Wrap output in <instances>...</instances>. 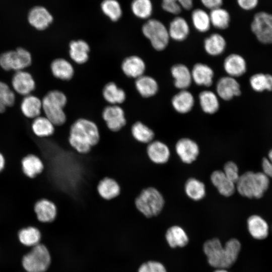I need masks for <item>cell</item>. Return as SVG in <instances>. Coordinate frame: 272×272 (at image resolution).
<instances>
[{
  "mask_svg": "<svg viewBox=\"0 0 272 272\" xmlns=\"http://www.w3.org/2000/svg\"><path fill=\"white\" fill-rule=\"evenodd\" d=\"M69 137L71 146L78 153L86 154L99 142L100 134L97 125L91 120L80 118L71 125Z\"/></svg>",
  "mask_w": 272,
  "mask_h": 272,
  "instance_id": "cell-1",
  "label": "cell"
},
{
  "mask_svg": "<svg viewBox=\"0 0 272 272\" xmlns=\"http://www.w3.org/2000/svg\"><path fill=\"white\" fill-rule=\"evenodd\" d=\"M269 185V177L263 172H245L236 183V189L244 197L260 198L263 196Z\"/></svg>",
  "mask_w": 272,
  "mask_h": 272,
  "instance_id": "cell-2",
  "label": "cell"
},
{
  "mask_svg": "<svg viewBox=\"0 0 272 272\" xmlns=\"http://www.w3.org/2000/svg\"><path fill=\"white\" fill-rule=\"evenodd\" d=\"M42 110L46 117L54 125L63 124L66 119L63 108L67 98L65 94L58 90L49 91L42 98Z\"/></svg>",
  "mask_w": 272,
  "mask_h": 272,
  "instance_id": "cell-3",
  "label": "cell"
},
{
  "mask_svg": "<svg viewBox=\"0 0 272 272\" xmlns=\"http://www.w3.org/2000/svg\"><path fill=\"white\" fill-rule=\"evenodd\" d=\"M164 204L162 194L153 187L143 189L134 200L137 209L148 218L158 216L162 211Z\"/></svg>",
  "mask_w": 272,
  "mask_h": 272,
  "instance_id": "cell-4",
  "label": "cell"
},
{
  "mask_svg": "<svg viewBox=\"0 0 272 272\" xmlns=\"http://www.w3.org/2000/svg\"><path fill=\"white\" fill-rule=\"evenodd\" d=\"M51 263V255L45 245L39 243L24 255L22 264L27 272H45Z\"/></svg>",
  "mask_w": 272,
  "mask_h": 272,
  "instance_id": "cell-5",
  "label": "cell"
},
{
  "mask_svg": "<svg viewBox=\"0 0 272 272\" xmlns=\"http://www.w3.org/2000/svg\"><path fill=\"white\" fill-rule=\"evenodd\" d=\"M32 63L30 52L22 47L8 50L0 54V67L4 71L15 72L25 70Z\"/></svg>",
  "mask_w": 272,
  "mask_h": 272,
  "instance_id": "cell-6",
  "label": "cell"
},
{
  "mask_svg": "<svg viewBox=\"0 0 272 272\" xmlns=\"http://www.w3.org/2000/svg\"><path fill=\"white\" fill-rule=\"evenodd\" d=\"M142 32L152 47L157 51L164 50L168 45L170 36L168 28L161 21L149 19L142 27Z\"/></svg>",
  "mask_w": 272,
  "mask_h": 272,
  "instance_id": "cell-7",
  "label": "cell"
},
{
  "mask_svg": "<svg viewBox=\"0 0 272 272\" xmlns=\"http://www.w3.org/2000/svg\"><path fill=\"white\" fill-rule=\"evenodd\" d=\"M203 250L209 264L217 268H227L230 267L227 252L220 240L214 238L206 241L203 245Z\"/></svg>",
  "mask_w": 272,
  "mask_h": 272,
  "instance_id": "cell-8",
  "label": "cell"
},
{
  "mask_svg": "<svg viewBox=\"0 0 272 272\" xmlns=\"http://www.w3.org/2000/svg\"><path fill=\"white\" fill-rule=\"evenodd\" d=\"M251 30L259 42L272 44V15L266 12L256 13L251 24Z\"/></svg>",
  "mask_w": 272,
  "mask_h": 272,
  "instance_id": "cell-9",
  "label": "cell"
},
{
  "mask_svg": "<svg viewBox=\"0 0 272 272\" xmlns=\"http://www.w3.org/2000/svg\"><path fill=\"white\" fill-rule=\"evenodd\" d=\"M11 85L15 93L23 96L31 94L36 88L33 76L25 70L15 72L12 77Z\"/></svg>",
  "mask_w": 272,
  "mask_h": 272,
  "instance_id": "cell-10",
  "label": "cell"
},
{
  "mask_svg": "<svg viewBox=\"0 0 272 272\" xmlns=\"http://www.w3.org/2000/svg\"><path fill=\"white\" fill-rule=\"evenodd\" d=\"M216 94L219 98L229 101L241 93L240 85L237 80L227 76L221 78L216 86Z\"/></svg>",
  "mask_w": 272,
  "mask_h": 272,
  "instance_id": "cell-11",
  "label": "cell"
},
{
  "mask_svg": "<svg viewBox=\"0 0 272 272\" xmlns=\"http://www.w3.org/2000/svg\"><path fill=\"white\" fill-rule=\"evenodd\" d=\"M102 117L107 127L112 131L120 130L126 124L123 109L118 105L107 106L102 113Z\"/></svg>",
  "mask_w": 272,
  "mask_h": 272,
  "instance_id": "cell-12",
  "label": "cell"
},
{
  "mask_svg": "<svg viewBox=\"0 0 272 272\" xmlns=\"http://www.w3.org/2000/svg\"><path fill=\"white\" fill-rule=\"evenodd\" d=\"M175 151L181 160L184 163L190 164L198 157L199 149L197 144L189 138H182L175 145Z\"/></svg>",
  "mask_w": 272,
  "mask_h": 272,
  "instance_id": "cell-13",
  "label": "cell"
},
{
  "mask_svg": "<svg viewBox=\"0 0 272 272\" xmlns=\"http://www.w3.org/2000/svg\"><path fill=\"white\" fill-rule=\"evenodd\" d=\"M223 67L227 76L236 78L246 73L247 64L243 56L238 54L232 53L225 58Z\"/></svg>",
  "mask_w": 272,
  "mask_h": 272,
  "instance_id": "cell-14",
  "label": "cell"
},
{
  "mask_svg": "<svg viewBox=\"0 0 272 272\" xmlns=\"http://www.w3.org/2000/svg\"><path fill=\"white\" fill-rule=\"evenodd\" d=\"M30 24L38 30L46 29L53 21V17L45 8L36 6L29 12L28 17Z\"/></svg>",
  "mask_w": 272,
  "mask_h": 272,
  "instance_id": "cell-15",
  "label": "cell"
},
{
  "mask_svg": "<svg viewBox=\"0 0 272 272\" xmlns=\"http://www.w3.org/2000/svg\"><path fill=\"white\" fill-rule=\"evenodd\" d=\"M34 211L37 219L42 223L53 222L55 219L57 213L55 204L45 198L41 199L36 202Z\"/></svg>",
  "mask_w": 272,
  "mask_h": 272,
  "instance_id": "cell-16",
  "label": "cell"
},
{
  "mask_svg": "<svg viewBox=\"0 0 272 272\" xmlns=\"http://www.w3.org/2000/svg\"><path fill=\"white\" fill-rule=\"evenodd\" d=\"M191 73L192 82L196 85L209 87L213 84L214 72L209 65L197 63L193 66Z\"/></svg>",
  "mask_w": 272,
  "mask_h": 272,
  "instance_id": "cell-17",
  "label": "cell"
},
{
  "mask_svg": "<svg viewBox=\"0 0 272 272\" xmlns=\"http://www.w3.org/2000/svg\"><path fill=\"white\" fill-rule=\"evenodd\" d=\"M175 87L180 90H187L192 82L191 71L185 64L178 63L171 69Z\"/></svg>",
  "mask_w": 272,
  "mask_h": 272,
  "instance_id": "cell-18",
  "label": "cell"
},
{
  "mask_svg": "<svg viewBox=\"0 0 272 272\" xmlns=\"http://www.w3.org/2000/svg\"><path fill=\"white\" fill-rule=\"evenodd\" d=\"M148 157L156 164H164L169 159L170 152L168 147L159 141H152L147 147Z\"/></svg>",
  "mask_w": 272,
  "mask_h": 272,
  "instance_id": "cell-19",
  "label": "cell"
},
{
  "mask_svg": "<svg viewBox=\"0 0 272 272\" xmlns=\"http://www.w3.org/2000/svg\"><path fill=\"white\" fill-rule=\"evenodd\" d=\"M210 179L219 192L226 197L234 194L236 190V184L228 179L223 171L215 170L210 176Z\"/></svg>",
  "mask_w": 272,
  "mask_h": 272,
  "instance_id": "cell-20",
  "label": "cell"
},
{
  "mask_svg": "<svg viewBox=\"0 0 272 272\" xmlns=\"http://www.w3.org/2000/svg\"><path fill=\"white\" fill-rule=\"evenodd\" d=\"M97 191L102 198L109 200L120 194L121 187L115 179L105 177L99 181L97 185Z\"/></svg>",
  "mask_w": 272,
  "mask_h": 272,
  "instance_id": "cell-21",
  "label": "cell"
},
{
  "mask_svg": "<svg viewBox=\"0 0 272 272\" xmlns=\"http://www.w3.org/2000/svg\"><path fill=\"white\" fill-rule=\"evenodd\" d=\"M194 98L187 90H180L172 98L171 104L174 109L181 114L190 112L194 106Z\"/></svg>",
  "mask_w": 272,
  "mask_h": 272,
  "instance_id": "cell-22",
  "label": "cell"
},
{
  "mask_svg": "<svg viewBox=\"0 0 272 272\" xmlns=\"http://www.w3.org/2000/svg\"><path fill=\"white\" fill-rule=\"evenodd\" d=\"M248 230L251 236L258 240L266 238L269 232L267 223L258 215H252L247 221Z\"/></svg>",
  "mask_w": 272,
  "mask_h": 272,
  "instance_id": "cell-23",
  "label": "cell"
},
{
  "mask_svg": "<svg viewBox=\"0 0 272 272\" xmlns=\"http://www.w3.org/2000/svg\"><path fill=\"white\" fill-rule=\"evenodd\" d=\"M20 110L26 117L34 119L40 116L42 110V101L32 94L24 96L20 104Z\"/></svg>",
  "mask_w": 272,
  "mask_h": 272,
  "instance_id": "cell-24",
  "label": "cell"
},
{
  "mask_svg": "<svg viewBox=\"0 0 272 272\" xmlns=\"http://www.w3.org/2000/svg\"><path fill=\"white\" fill-rule=\"evenodd\" d=\"M170 38L176 41H182L189 35L190 28L187 21L183 17H175L168 28Z\"/></svg>",
  "mask_w": 272,
  "mask_h": 272,
  "instance_id": "cell-25",
  "label": "cell"
},
{
  "mask_svg": "<svg viewBox=\"0 0 272 272\" xmlns=\"http://www.w3.org/2000/svg\"><path fill=\"white\" fill-rule=\"evenodd\" d=\"M121 69L127 76L137 79L144 75L146 64L141 57L132 55L124 59Z\"/></svg>",
  "mask_w": 272,
  "mask_h": 272,
  "instance_id": "cell-26",
  "label": "cell"
},
{
  "mask_svg": "<svg viewBox=\"0 0 272 272\" xmlns=\"http://www.w3.org/2000/svg\"><path fill=\"white\" fill-rule=\"evenodd\" d=\"M165 238L168 245L172 248L184 247L189 241L188 235L185 230L177 225L172 226L167 230Z\"/></svg>",
  "mask_w": 272,
  "mask_h": 272,
  "instance_id": "cell-27",
  "label": "cell"
},
{
  "mask_svg": "<svg viewBox=\"0 0 272 272\" xmlns=\"http://www.w3.org/2000/svg\"><path fill=\"white\" fill-rule=\"evenodd\" d=\"M205 51L212 56L222 54L226 48V41L219 33H213L206 38L203 42Z\"/></svg>",
  "mask_w": 272,
  "mask_h": 272,
  "instance_id": "cell-28",
  "label": "cell"
},
{
  "mask_svg": "<svg viewBox=\"0 0 272 272\" xmlns=\"http://www.w3.org/2000/svg\"><path fill=\"white\" fill-rule=\"evenodd\" d=\"M219 97L211 90H203L198 95L199 105L202 111L207 114H213L220 108Z\"/></svg>",
  "mask_w": 272,
  "mask_h": 272,
  "instance_id": "cell-29",
  "label": "cell"
},
{
  "mask_svg": "<svg viewBox=\"0 0 272 272\" xmlns=\"http://www.w3.org/2000/svg\"><path fill=\"white\" fill-rule=\"evenodd\" d=\"M135 85L140 95L146 98L154 96L159 89L158 84L154 78L144 75L136 79Z\"/></svg>",
  "mask_w": 272,
  "mask_h": 272,
  "instance_id": "cell-30",
  "label": "cell"
},
{
  "mask_svg": "<svg viewBox=\"0 0 272 272\" xmlns=\"http://www.w3.org/2000/svg\"><path fill=\"white\" fill-rule=\"evenodd\" d=\"M50 69L52 75L60 80H69L74 75V70L72 65L62 58L53 60L51 63Z\"/></svg>",
  "mask_w": 272,
  "mask_h": 272,
  "instance_id": "cell-31",
  "label": "cell"
},
{
  "mask_svg": "<svg viewBox=\"0 0 272 272\" xmlns=\"http://www.w3.org/2000/svg\"><path fill=\"white\" fill-rule=\"evenodd\" d=\"M22 168L24 173L30 178H34L43 170L44 164L37 156L31 154L25 157L22 160Z\"/></svg>",
  "mask_w": 272,
  "mask_h": 272,
  "instance_id": "cell-32",
  "label": "cell"
},
{
  "mask_svg": "<svg viewBox=\"0 0 272 272\" xmlns=\"http://www.w3.org/2000/svg\"><path fill=\"white\" fill-rule=\"evenodd\" d=\"M90 47L88 44L82 40L72 41L70 44V55L76 63L82 64L88 59Z\"/></svg>",
  "mask_w": 272,
  "mask_h": 272,
  "instance_id": "cell-33",
  "label": "cell"
},
{
  "mask_svg": "<svg viewBox=\"0 0 272 272\" xmlns=\"http://www.w3.org/2000/svg\"><path fill=\"white\" fill-rule=\"evenodd\" d=\"M33 132L40 138L48 137L54 132V125L45 116H39L31 124Z\"/></svg>",
  "mask_w": 272,
  "mask_h": 272,
  "instance_id": "cell-34",
  "label": "cell"
},
{
  "mask_svg": "<svg viewBox=\"0 0 272 272\" xmlns=\"http://www.w3.org/2000/svg\"><path fill=\"white\" fill-rule=\"evenodd\" d=\"M18 237L22 244L33 247L40 243L41 234L37 228L29 226L21 229L18 232Z\"/></svg>",
  "mask_w": 272,
  "mask_h": 272,
  "instance_id": "cell-35",
  "label": "cell"
},
{
  "mask_svg": "<svg viewBox=\"0 0 272 272\" xmlns=\"http://www.w3.org/2000/svg\"><path fill=\"white\" fill-rule=\"evenodd\" d=\"M184 190L187 196L195 201L202 199L206 193L204 183L195 178H190L186 180Z\"/></svg>",
  "mask_w": 272,
  "mask_h": 272,
  "instance_id": "cell-36",
  "label": "cell"
},
{
  "mask_svg": "<svg viewBox=\"0 0 272 272\" xmlns=\"http://www.w3.org/2000/svg\"><path fill=\"white\" fill-rule=\"evenodd\" d=\"M103 96L108 102L112 105L122 103L126 98L124 91L113 82L108 83L104 86Z\"/></svg>",
  "mask_w": 272,
  "mask_h": 272,
  "instance_id": "cell-37",
  "label": "cell"
},
{
  "mask_svg": "<svg viewBox=\"0 0 272 272\" xmlns=\"http://www.w3.org/2000/svg\"><path fill=\"white\" fill-rule=\"evenodd\" d=\"M249 84L252 90L257 92L272 91V75L268 74L257 73L249 79Z\"/></svg>",
  "mask_w": 272,
  "mask_h": 272,
  "instance_id": "cell-38",
  "label": "cell"
},
{
  "mask_svg": "<svg viewBox=\"0 0 272 272\" xmlns=\"http://www.w3.org/2000/svg\"><path fill=\"white\" fill-rule=\"evenodd\" d=\"M131 132L136 141L143 144H149L153 141L155 135L152 129L140 121L132 125Z\"/></svg>",
  "mask_w": 272,
  "mask_h": 272,
  "instance_id": "cell-39",
  "label": "cell"
},
{
  "mask_svg": "<svg viewBox=\"0 0 272 272\" xmlns=\"http://www.w3.org/2000/svg\"><path fill=\"white\" fill-rule=\"evenodd\" d=\"M191 21L195 29L199 32H207L211 26L209 14L201 9H196L192 11Z\"/></svg>",
  "mask_w": 272,
  "mask_h": 272,
  "instance_id": "cell-40",
  "label": "cell"
},
{
  "mask_svg": "<svg viewBox=\"0 0 272 272\" xmlns=\"http://www.w3.org/2000/svg\"><path fill=\"white\" fill-rule=\"evenodd\" d=\"M211 25L218 29L227 28L230 22L229 12L221 7L211 10L209 13Z\"/></svg>",
  "mask_w": 272,
  "mask_h": 272,
  "instance_id": "cell-41",
  "label": "cell"
},
{
  "mask_svg": "<svg viewBox=\"0 0 272 272\" xmlns=\"http://www.w3.org/2000/svg\"><path fill=\"white\" fill-rule=\"evenodd\" d=\"M131 9L136 17L146 19L152 15L153 4L151 0H133L131 4Z\"/></svg>",
  "mask_w": 272,
  "mask_h": 272,
  "instance_id": "cell-42",
  "label": "cell"
},
{
  "mask_svg": "<svg viewBox=\"0 0 272 272\" xmlns=\"http://www.w3.org/2000/svg\"><path fill=\"white\" fill-rule=\"evenodd\" d=\"M103 13L111 21H116L122 15V9L117 0H104L101 4Z\"/></svg>",
  "mask_w": 272,
  "mask_h": 272,
  "instance_id": "cell-43",
  "label": "cell"
},
{
  "mask_svg": "<svg viewBox=\"0 0 272 272\" xmlns=\"http://www.w3.org/2000/svg\"><path fill=\"white\" fill-rule=\"evenodd\" d=\"M15 102V92L6 83L0 81V103L7 107H11Z\"/></svg>",
  "mask_w": 272,
  "mask_h": 272,
  "instance_id": "cell-44",
  "label": "cell"
},
{
  "mask_svg": "<svg viewBox=\"0 0 272 272\" xmlns=\"http://www.w3.org/2000/svg\"><path fill=\"white\" fill-rule=\"evenodd\" d=\"M223 171L228 179L236 184L240 175L238 167L235 163L232 161L226 162L224 166Z\"/></svg>",
  "mask_w": 272,
  "mask_h": 272,
  "instance_id": "cell-45",
  "label": "cell"
},
{
  "mask_svg": "<svg viewBox=\"0 0 272 272\" xmlns=\"http://www.w3.org/2000/svg\"><path fill=\"white\" fill-rule=\"evenodd\" d=\"M162 7L165 11L174 15L179 14L182 10L177 0H162Z\"/></svg>",
  "mask_w": 272,
  "mask_h": 272,
  "instance_id": "cell-46",
  "label": "cell"
},
{
  "mask_svg": "<svg viewBox=\"0 0 272 272\" xmlns=\"http://www.w3.org/2000/svg\"><path fill=\"white\" fill-rule=\"evenodd\" d=\"M147 262L149 272H167L165 266L159 261L150 260Z\"/></svg>",
  "mask_w": 272,
  "mask_h": 272,
  "instance_id": "cell-47",
  "label": "cell"
},
{
  "mask_svg": "<svg viewBox=\"0 0 272 272\" xmlns=\"http://www.w3.org/2000/svg\"><path fill=\"white\" fill-rule=\"evenodd\" d=\"M239 6L245 10H250L255 8L258 0H237Z\"/></svg>",
  "mask_w": 272,
  "mask_h": 272,
  "instance_id": "cell-48",
  "label": "cell"
},
{
  "mask_svg": "<svg viewBox=\"0 0 272 272\" xmlns=\"http://www.w3.org/2000/svg\"><path fill=\"white\" fill-rule=\"evenodd\" d=\"M200 2L206 8L212 10L221 7L223 0H200Z\"/></svg>",
  "mask_w": 272,
  "mask_h": 272,
  "instance_id": "cell-49",
  "label": "cell"
},
{
  "mask_svg": "<svg viewBox=\"0 0 272 272\" xmlns=\"http://www.w3.org/2000/svg\"><path fill=\"white\" fill-rule=\"evenodd\" d=\"M182 8L189 10L193 6V0H177Z\"/></svg>",
  "mask_w": 272,
  "mask_h": 272,
  "instance_id": "cell-50",
  "label": "cell"
},
{
  "mask_svg": "<svg viewBox=\"0 0 272 272\" xmlns=\"http://www.w3.org/2000/svg\"><path fill=\"white\" fill-rule=\"evenodd\" d=\"M138 272H149L147 262L142 264L139 267Z\"/></svg>",
  "mask_w": 272,
  "mask_h": 272,
  "instance_id": "cell-51",
  "label": "cell"
},
{
  "mask_svg": "<svg viewBox=\"0 0 272 272\" xmlns=\"http://www.w3.org/2000/svg\"><path fill=\"white\" fill-rule=\"evenodd\" d=\"M5 164V160L3 155L0 153V172L2 171Z\"/></svg>",
  "mask_w": 272,
  "mask_h": 272,
  "instance_id": "cell-52",
  "label": "cell"
},
{
  "mask_svg": "<svg viewBox=\"0 0 272 272\" xmlns=\"http://www.w3.org/2000/svg\"><path fill=\"white\" fill-rule=\"evenodd\" d=\"M7 108L5 105L0 103V114L4 113L6 111Z\"/></svg>",
  "mask_w": 272,
  "mask_h": 272,
  "instance_id": "cell-53",
  "label": "cell"
},
{
  "mask_svg": "<svg viewBox=\"0 0 272 272\" xmlns=\"http://www.w3.org/2000/svg\"><path fill=\"white\" fill-rule=\"evenodd\" d=\"M268 159L269 160L272 167V149L270 150L268 152Z\"/></svg>",
  "mask_w": 272,
  "mask_h": 272,
  "instance_id": "cell-54",
  "label": "cell"
},
{
  "mask_svg": "<svg viewBox=\"0 0 272 272\" xmlns=\"http://www.w3.org/2000/svg\"><path fill=\"white\" fill-rule=\"evenodd\" d=\"M213 272H229V271L226 270V268H217V269H216Z\"/></svg>",
  "mask_w": 272,
  "mask_h": 272,
  "instance_id": "cell-55",
  "label": "cell"
}]
</instances>
